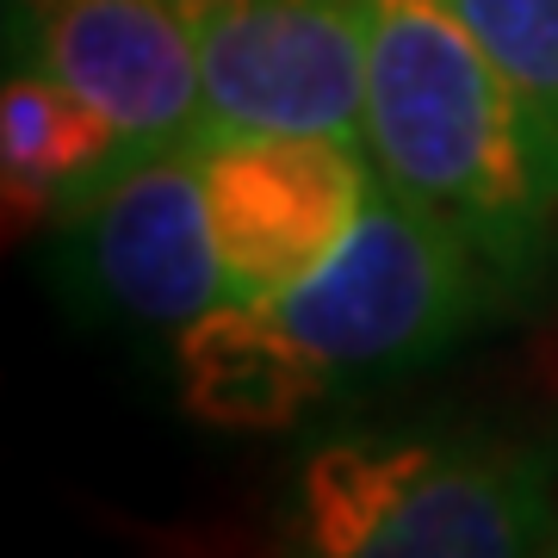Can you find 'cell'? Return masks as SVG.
<instances>
[{
    "label": "cell",
    "instance_id": "cell-1",
    "mask_svg": "<svg viewBox=\"0 0 558 558\" xmlns=\"http://www.w3.org/2000/svg\"><path fill=\"white\" fill-rule=\"evenodd\" d=\"M366 161L497 286L502 311L558 279V143L453 0H373Z\"/></svg>",
    "mask_w": 558,
    "mask_h": 558
},
{
    "label": "cell",
    "instance_id": "cell-2",
    "mask_svg": "<svg viewBox=\"0 0 558 558\" xmlns=\"http://www.w3.org/2000/svg\"><path fill=\"white\" fill-rule=\"evenodd\" d=\"M558 422L497 410L354 416L304 440L279 558H539Z\"/></svg>",
    "mask_w": 558,
    "mask_h": 558
},
{
    "label": "cell",
    "instance_id": "cell-3",
    "mask_svg": "<svg viewBox=\"0 0 558 558\" xmlns=\"http://www.w3.org/2000/svg\"><path fill=\"white\" fill-rule=\"evenodd\" d=\"M286 329L336 373L341 398L354 385H385L453 354L502 299L484 267L435 218L373 186L354 236L317 274L274 299Z\"/></svg>",
    "mask_w": 558,
    "mask_h": 558
},
{
    "label": "cell",
    "instance_id": "cell-4",
    "mask_svg": "<svg viewBox=\"0 0 558 558\" xmlns=\"http://www.w3.org/2000/svg\"><path fill=\"white\" fill-rule=\"evenodd\" d=\"M57 274L81 317L180 336L211 304L236 299L211 236L193 143L137 149L57 223Z\"/></svg>",
    "mask_w": 558,
    "mask_h": 558
},
{
    "label": "cell",
    "instance_id": "cell-5",
    "mask_svg": "<svg viewBox=\"0 0 558 558\" xmlns=\"http://www.w3.org/2000/svg\"><path fill=\"white\" fill-rule=\"evenodd\" d=\"M373 0H199V149L336 137L366 149Z\"/></svg>",
    "mask_w": 558,
    "mask_h": 558
},
{
    "label": "cell",
    "instance_id": "cell-6",
    "mask_svg": "<svg viewBox=\"0 0 558 558\" xmlns=\"http://www.w3.org/2000/svg\"><path fill=\"white\" fill-rule=\"evenodd\" d=\"M7 69H38L131 149H199V0H7Z\"/></svg>",
    "mask_w": 558,
    "mask_h": 558
},
{
    "label": "cell",
    "instance_id": "cell-7",
    "mask_svg": "<svg viewBox=\"0 0 558 558\" xmlns=\"http://www.w3.org/2000/svg\"><path fill=\"white\" fill-rule=\"evenodd\" d=\"M199 174L230 292L255 304L317 274L379 186L366 149L336 137H218L199 149Z\"/></svg>",
    "mask_w": 558,
    "mask_h": 558
},
{
    "label": "cell",
    "instance_id": "cell-8",
    "mask_svg": "<svg viewBox=\"0 0 558 558\" xmlns=\"http://www.w3.org/2000/svg\"><path fill=\"white\" fill-rule=\"evenodd\" d=\"M174 398L211 428L279 435L336 403L341 385L274 304L223 299L174 336Z\"/></svg>",
    "mask_w": 558,
    "mask_h": 558
},
{
    "label": "cell",
    "instance_id": "cell-9",
    "mask_svg": "<svg viewBox=\"0 0 558 558\" xmlns=\"http://www.w3.org/2000/svg\"><path fill=\"white\" fill-rule=\"evenodd\" d=\"M137 149L119 124L75 100L62 81L38 69H7L0 94V193H7V236L57 230L119 161Z\"/></svg>",
    "mask_w": 558,
    "mask_h": 558
},
{
    "label": "cell",
    "instance_id": "cell-10",
    "mask_svg": "<svg viewBox=\"0 0 558 558\" xmlns=\"http://www.w3.org/2000/svg\"><path fill=\"white\" fill-rule=\"evenodd\" d=\"M453 13L558 143V0H453Z\"/></svg>",
    "mask_w": 558,
    "mask_h": 558
},
{
    "label": "cell",
    "instance_id": "cell-11",
    "mask_svg": "<svg viewBox=\"0 0 558 558\" xmlns=\"http://www.w3.org/2000/svg\"><path fill=\"white\" fill-rule=\"evenodd\" d=\"M539 558H558V515H553V534H546V546H539Z\"/></svg>",
    "mask_w": 558,
    "mask_h": 558
}]
</instances>
